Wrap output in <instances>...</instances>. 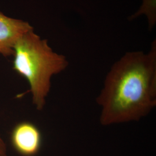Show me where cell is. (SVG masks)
Wrapping results in <instances>:
<instances>
[{
	"label": "cell",
	"instance_id": "cell-2",
	"mask_svg": "<svg viewBox=\"0 0 156 156\" xmlns=\"http://www.w3.org/2000/svg\"><path fill=\"white\" fill-rule=\"evenodd\" d=\"M13 69L25 78L30 86L33 104L42 111L50 92L51 79L66 69V57L55 52L48 41L33 30L23 34L13 47Z\"/></svg>",
	"mask_w": 156,
	"mask_h": 156
},
{
	"label": "cell",
	"instance_id": "cell-6",
	"mask_svg": "<svg viewBox=\"0 0 156 156\" xmlns=\"http://www.w3.org/2000/svg\"><path fill=\"white\" fill-rule=\"evenodd\" d=\"M0 156H8L7 153V147L5 142L0 134Z\"/></svg>",
	"mask_w": 156,
	"mask_h": 156
},
{
	"label": "cell",
	"instance_id": "cell-4",
	"mask_svg": "<svg viewBox=\"0 0 156 156\" xmlns=\"http://www.w3.org/2000/svg\"><path fill=\"white\" fill-rule=\"evenodd\" d=\"M33 30L28 22L6 16L0 12V54L4 57L13 55L17 40Z\"/></svg>",
	"mask_w": 156,
	"mask_h": 156
},
{
	"label": "cell",
	"instance_id": "cell-5",
	"mask_svg": "<svg viewBox=\"0 0 156 156\" xmlns=\"http://www.w3.org/2000/svg\"><path fill=\"white\" fill-rule=\"evenodd\" d=\"M142 14H145L149 21V27H153L156 23V0H143V5L140 10L130 17L132 20Z\"/></svg>",
	"mask_w": 156,
	"mask_h": 156
},
{
	"label": "cell",
	"instance_id": "cell-3",
	"mask_svg": "<svg viewBox=\"0 0 156 156\" xmlns=\"http://www.w3.org/2000/svg\"><path fill=\"white\" fill-rule=\"evenodd\" d=\"M12 146L22 156H36L41 149L42 135L38 127L31 122L17 123L11 133Z\"/></svg>",
	"mask_w": 156,
	"mask_h": 156
},
{
	"label": "cell",
	"instance_id": "cell-1",
	"mask_svg": "<svg viewBox=\"0 0 156 156\" xmlns=\"http://www.w3.org/2000/svg\"><path fill=\"white\" fill-rule=\"evenodd\" d=\"M102 126L138 122L156 106V43L147 53L129 51L115 62L97 98Z\"/></svg>",
	"mask_w": 156,
	"mask_h": 156
}]
</instances>
